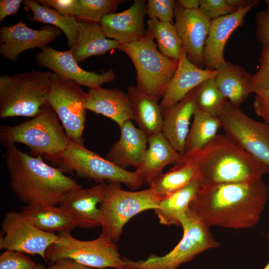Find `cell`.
Returning a JSON list of instances; mask_svg holds the SVG:
<instances>
[{"label":"cell","mask_w":269,"mask_h":269,"mask_svg":"<svg viewBox=\"0 0 269 269\" xmlns=\"http://www.w3.org/2000/svg\"><path fill=\"white\" fill-rule=\"evenodd\" d=\"M267 238L268 241V243L269 244V231L268 232V234H267ZM263 269H269V260L268 264L266 265V266Z\"/></svg>","instance_id":"7dc6e473"},{"label":"cell","mask_w":269,"mask_h":269,"mask_svg":"<svg viewBox=\"0 0 269 269\" xmlns=\"http://www.w3.org/2000/svg\"><path fill=\"white\" fill-rule=\"evenodd\" d=\"M5 148L10 187L26 205H58L66 193L82 187L61 169L46 163L42 156L28 154L15 144Z\"/></svg>","instance_id":"7a4b0ae2"},{"label":"cell","mask_w":269,"mask_h":269,"mask_svg":"<svg viewBox=\"0 0 269 269\" xmlns=\"http://www.w3.org/2000/svg\"><path fill=\"white\" fill-rule=\"evenodd\" d=\"M194 97L196 109L217 117L228 101L218 89L214 78L196 87Z\"/></svg>","instance_id":"e575fe53"},{"label":"cell","mask_w":269,"mask_h":269,"mask_svg":"<svg viewBox=\"0 0 269 269\" xmlns=\"http://www.w3.org/2000/svg\"><path fill=\"white\" fill-rule=\"evenodd\" d=\"M78 22V36L75 44L70 48L78 63L84 61L89 57L102 55L118 49L120 43L107 38L100 23L85 21Z\"/></svg>","instance_id":"d4e9b609"},{"label":"cell","mask_w":269,"mask_h":269,"mask_svg":"<svg viewBox=\"0 0 269 269\" xmlns=\"http://www.w3.org/2000/svg\"><path fill=\"white\" fill-rule=\"evenodd\" d=\"M22 3L33 13V16L29 17L30 21L57 27L66 36L68 46L70 48L73 46L79 30L78 22L74 16L64 15L51 7L39 3L36 0H24Z\"/></svg>","instance_id":"1f68e13d"},{"label":"cell","mask_w":269,"mask_h":269,"mask_svg":"<svg viewBox=\"0 0 269 269\" xmlns=\"http://www.w3.org/2000/svg\"><path fill=\"white\" fill-rule=\"evenodd\" d=\"M253 108L256 114L269 124V88L255 94Z\"/></svg>","instance_id":"60d3db41"},{"label":"cell","mask_w":269,"mask_h":269,"mask_svg":"<svg viewBox=\"0 0 269 269\" xmlns=\"http://www.w3.org/2000/svg\"><path fill=\"white\" fill-rule=\"evenodd\" d=\"M1 229L0 250L37 255L44 260L47 249L57 238L55 233L40 230L20 212L13 210L4 215Z\"/></svg>","instance_id":"4fadbf2b"},{"label":"cell","mask_w":269,"mask_h":269,"mask_svg":"<svg viewBox=\"0 0 269 269\" xmlns=\"http://www.w3.org/2000/svg\"><path fill=\"white\" fill-rule=\"evenodd\" d=\"M183 230L181 240L163 256L151 255L145 260L125 258L126 269H177L202 252L219 247L208 226L189 207L181 220Z\"/></svg>","instance_id":"52a82bcc"},{"label":"cell","mask_w":269,"mask_h":269,"mask_svg":"<svg viewBox=\"0 0 269 269\" xmlns=\"http://www.w3.org/2000/svg\"><path fill=\"white\" fill-rule=\"evenodd\" d=\"M220 127L217 116L196 108L181 156L192 154L204 147L218 134Z\"/></svg>","instance_id":"4dcf8cb0"},{"label":"cell","mask_w":269,"mask_h":269,"mask_svg":"<svg viewBox=\"0 0 269 269\" xmlns=\"http://www.w3.org/2000/svg\"><path fill=\"white\" fill-rule=\"evenodd\" d=\"M37 265L23 253L5 250L0 255V269H35Z\"/></svg>","instance_id":"74e56055"},{"label":"cell","mask_w":269,"mask_h":269,"mask_svg":"<svg viewBox=\"0 0 269 269\" xmlns=\"http://www.w3.org/2000/svg\"><path fill=\"white\" fill-rule=\"evenodd\" d=\"M197 171L196 165L188 158L181 156L168 171L153 177L147 184L160 198L185 186L195 177Z\"/></svg>","instance_id":"f546056e"},{"label":"cell","mask_w":269,"mask_h":269,"mask_svg":"<svg viewBox=\"0 0 269 269\" xmlns=\"http://www.w3.org/2000/svg\"><path fill=\"white\" fill-rule=\"evenodd\" d=\"M86 106L87 110L112 120L120 128L126 121H134L129 97L118 89L99 87L89 89Z\"/></svg>","instance_id":"7402d4cb"},{"label":"cell","mask_w":269,"mask_h":269,"mask_svg":"<svg viewBox=\"0 0 269 269\" xmlns=\"http://www.w3.org/2000/svg\"><path fill=\"white\" fill-rule=\"evenodd\" d=\"M39 3L51 7L64 15L74 16L77 0H38Z\"/></svg>","instance_id":"b9f144b4"},{"label":"cell","mask_w":269,"mask_h":269,"mask_svg":"<svg viewBox=\"0 0 269 269\" xmlns=\"http://www.w3.org/2000/svg\"><path fill=\"white\" fill-rule=\"evenodd\" d=\"M22 2V0H0V22L8 15L17 14Z\"/></svg>","instance_id":"ee69618b"},{"label":"cell","mask_w":269,"mask_h":269,"mask_svg":"<svg viewBox=\"0 0 269 269\" xmlns=\"http://www.w3.org/2000/svg\"><path fill=\"white\" fill-rule=\"evenodd\" d=\"M199 9L210 20L237 10L227 0H200Z\"/></svg>","instance_id":"f35d334b"},{"label":"cell","mask_w":269,"mask_h":269,"mask_svg":"<svg viewBox=\"0 0 269 269\" xmlns=\"http://www.w3.org/2000/svg\"><path fill=\"white\" fill-rule=\"evenodd\" d=\"M120 129V139L112 145L106 158L124 169L129 166L136 168L144 157L148 138L131 121H126Z\"/></svg>","instance_id":"44dd1931"},{"label":"cell","mask_w":269,"mask_h":269,"mask_svg":"<svg viewBox=\"0 0 269 269\" xmlns=\"http://www.w3.org/2000/svg\"><path fill=\"white\" fill-rule=\"evenodd\" d=\"M216 71L214 80L218 89L228 101L239 108L250 95L247 83L251 74L244 67L227 61Z\"/></svg>","instance_id":"f1b7e54d"},{"label":"cell","mask_w":269,"mask_h":269,"mask_svg":"<svg viewBox=\"0 0 269 269\" xmlns=\"http://www.w3.org/2000/svg\"><path fill=\"white\" fill-rule=\"evenodd\" d=\"M176 1L185 9H198L200 7V0H178Z\"/></svg>","instance_id":"f6af8a7d"},{"label":"cell","mask_w":269,"mask_h":269,"mask_svg":"<svg viewBox=\"0 0 269 269\" xmlns=\"http://www.w3.org/2000/svg\"><path fill=\"white\" fill-rule=\"evenodd\" d=\"M20 212L37 228L45 232H71L77 227L74 217L59 205H26Z\"/></svg>","instance_id":"4316f807"},{"label":"cell","mask_w":269,"mask_h":269,"mask_svg":"<svg viewBox=\"0 0 269 269\" xmlns=\"http://www.w3.org/2000/svg\"><path fill=\"white\" fill-rule=\"evenodd\" d=\"M197 166L195 178L201 187L245 182L269 174L258 161L226 134H218L204 147L182 156Z\"/></svg>","instance_id":"3957f363"},{"label":"cell","mask_w":269,"mask_h":269,"mask_svg":"<svg viewBox=\"0 0 269 269\" xmlns=\"http://www.w3.org/2000/svg\"><path fill=\"white\" fill-rule=\"evenodd\" d=\"M159 200L150 188L129 191L122 189L120 182L108 181L106 192L99 207L101 234L116 243L128 221L141 212L157 209Z\"/></svg>","instance_id":"ba28073f"},{"label":"cell","mask_w":269,"mask_h":269,"mask_svg":"<svg viewBox=\"0 0 269 269\" xmlns=\"http://www.w3.org/2000/svg\"><path fill=\"white\" fill-rule=\"evenodd\" d=\"M64 258L95 269H126L125 258L121 256L116 243L102 234L96 239L82 241L70 232L59 233L47 249L44 261L50 265Z\"/></svg>","instance_id":"30bf717a"},{"label":"cell","mask_w":269,"mask_h":269,"mask_svg":"<svg viewBox=\"0 0 269 269\" xmlns=\"http://www.w3.org/2000/svg\"><path fill=\"white\" fill-rule=\"evenodd\" d=\"M49 161L58 166L63 172L75 171L81 178L101 182L116 181L135 190L144 184L140 175L116 165L97 153L71 140L65 150Z\"/></svg>","instance_id":"9c48e42d"},{"label":"cell","mask_w":269,"mask_h":269,"mask_svg":"<svg viewBox=\"0 0 269 269\" xmlns=\"http://www.w3.org/2000/svg\"><path fill=\"white\" fill-rule=\"evenodd\" d=\"M269 199L263 178L200 187L189 208L209 227L232 229L254 227Z\"/></svg>","instance_id":"6da1fadb"},{"label":"cell","mask_w":269,"mask_h":269,"mask_svg":"<svg viewBox=\"0 0 269 269\" xmlns=\"http://www.w3.org/2000/svg\"><path fill=\"white\" fill-rule=\"evenodd\" d=\"M200 187L195 177L183 188L160 198L159 207L154 210L160 223L165 225L181 227V220Z\"/></svg>","instance_id":"83f0119b"},{"label":"cell","mask_w":269,"mask_h":269,"mask_svg":"<svg viewBox=\"0 0 269 269\" xmlns=\"http://www.w3.org/2000/svg\"><path fill=\"white\" fill-rule=\"evenodd\" d=\"M64 131L47 103L30 120L15 126L0 125V142L5 148L22 143L30 149L31 155L43 156L50 161L59 155L69 142Z\"/></svg>","instance_id":"277c9868"},{"label":"cell","mask_w":269,"mask_h":269,"mask_svg":"<svg viewBox=\"0 0 269 269\" xmlns=\"http://www.w3.org/2000/svg\"><path fill=\"white\" fill-rule=\"evenodd\" d=\"M265 1L267 5L269 4V0H266Z\"/></svg>","instance_id":"c3c4849f"},{"label":"cell","mask_w":269,"mask_h":269,"mask_svg":"<svg viewBox=\"0 0 269 269\" xmlns=\"http://www.w3.org/2000/svg\"></svg>","instance_id":"681fc988"},{"label":"cell","mask_w":269,"mask_h":269,"mask_svg":"<svg viewBox=\"0 0 269 269\" xmlns=\"http://www.w3.org/2000/svg\"><path fill=\"white\" fill-rule=\"evenodd\" d=\"M175 3L173 0H148L145 5L146 14L149 18L174 23Z\"/></svg>","instance_id":"8d00e7d4"},{"label":"cell","mask_w":269,"mask_h":269,"mask_svg":"<svg viewBox=\"0 0 269 269\" xmlns=\"http://www.w3.org/2000/svg\"><path fill=\"white\" fill-rule=\"evenodd\" d=\"M122 0H77L74 17L77 21L100 23L106 15L115 13Z\"/></svg>","instance_id":"836d02e7"},{"label":"cell","mask_w":269,"mask_h":269,"mask_svg":"<svg viewBox=\"0 0 269 269\" xmlns=\"http://www.w3.org/2000/svg\"><path fill=\"white\" fill-rule=\"evenodd\" d=\"M256 37L263 44H269V4L267 8L255 14Z\"/></svg>","instance_id":"ab89813d"},{"label":"cell","mask_w":269,"mask_h":269,"mask_svg":"<svg viewBox=\"0 0 269 269\" xmlns=\"http://www.w3.org/2000/svg\"><path fill=\"white\" fill-rule=\"evenodd\" d=\"M259 2L258 0L230 14L211 20L203 53L206 69L216 70L225 63L224 51L228 39L237 28L242 25L247 13Z\"/></svg>","instance_id":"e0dca14e"},{"label":"cell","mask_w":269,"mask_h":269,"mask_svg":"<svg viewBox=\"0 0 269 269\" xmlns=\"http://www.w3.org/2000/svg\"><path fill=\"white\" fill-rule=\"evenodd\" d=\"M127 94L131 104L134 121L147 138L161 133L163 115L158 104L159 99L145 94L136 86H129Z\"/></svg>","instance_id":"484cf974"},{"label":"cell","mask_w":269,"mask_h":269,"mask_svg":"<svg viewBox=\"0 0 269 269\" xmlns=\"http://www.w3.org/2000/svg\"><path fill=\"white\" fill-rule=\"evenodd\" d=\"M118 49L132 60L136 72L138 89L145 94L161 98L177 68L178 60L161 53L151 35L132 43H120Z\"/></svg>","instance_id":"8992f818"},{"label":"cell","mask_w":269,"mask_h":269,"mask_svg":"<svg viewBox=\"0 0 269 269\" xmlns=\"http://www.w3.org/2000/svg\"><path fill=\"white\" fill-rule=\"evenodd\" d=\"M35 60L39 66L45 67L56 75L87 87L89 89L112 82L116 78L112 69L101 73L82 69L70 49L59 51L47 46L36 54Z\"/></svg>","instance_id":"5bb4252c"},{"label":"cell","mask_w":269,"mask_h":269,"mask_svg":"<svg viewBox=\"0 0 269 269\" xmlns=\"http://www.w3.org/2000/svg\"><path fill=\"white\" fill-rule=\"evenodd\" d=\"M260 62L258 71L251 75L247 83L249 94L269 88V44H262Z\"/></svg>","instance_id":"d590c367"},{"label":"cell","mask_w":269,"mask_h":269,"mask_svg":"<svg viewBox=\"0 0 269 269\" xmlns=\"http://www.w3.org/2000/svg\"><path fill=\"white\" fill-rule=\"evenodd\" d=\"M147 31L157 42L159 51L163 55L178 60L183 49L174 23L148 18Z\"/></svg>","instance_id":"d6a6232c"},{"label":"cell","mask_w":269,"mask_h":269,"mask_svg":"<svg viewBox=\"0 0 269 269\" xmlns=\"http://www.w3.org/2000/svg\"><path fill=\"white\" fill-rule=\"evenodd\" d=\"M35 269H98L87 267L68 258L61 259L48 267L38 263Z\"/></svg>","instance_id":"7bdbcfd3"},{"label":"cell","mask_w":269,"mask_h":269,"mask_svg":"<svg viewBox=\"0 0 269 269\" xmlns=\"http://www.w3.org/2000/svg\"><path fill=\"white\" fill-rule=\"evenodd\" d=\"M148 144L144 157L135 170L144 183L162 173L166 166L176 164L181 157L161 133L149 137Z\"/></svg>","instance_id":"cb8c5ba5"},{"label":"cell","mask_w":269,"mask_h":269,"mask_svg":"<svg viewBox=\"0 0 269 269\" xmlns=\"http://www.w3.org/2000/svg\"><path fill=\"white\" fill-rule=\"evenodd\" d=\"M258 0H227V1L236 10L244 8L256 2Z\"/></svg>","instance_id":"bcb514c9"},{"label":"cell","mask_w":269,"mask_h":269,"mask_svg":"<svg viewBox=\"0 0 269 269\" xmlns=\"http://www.w3.org/2000/svg\"><path fill=\"white\" fill-rule=\"evenodd\" d=\"M61 32L51 25L43 26L39 29H31L20 20L11 26H1L0 53L4 59L15 62L21 52L34 48L42 49L59 37Z\"/></svg>","instance_id":"9a60e30c"},{"label":"cell","mask_w":269,"mask_h":269,"mask_svg":"<svg viewBox=\"0 0 269 269\" xmlns=\"http://www.w3.org/2000/svg\"><path fill=\"white\" fill-rule=\"evenodd\" d=\"M174 25L189 61L204 69L203 49L211 20L198 9H183L175 1Z\"/></svg>","instance_id":"2e32d148"},{"label":"cell","mask_w":269,"mask_h":269,"mask_svg":"<svg viewBox=\"0 0 269 269\" xmlns=\"http://www.w3.org/2000/svg\"><path fill=\"white\" fill-rule=\"evenodd\" d=\"M218 117L225 134L269 167V124L252 119L228 101Z\"/></svg>","instance_id":"7c38bea8"},{"label":"cell","mask_w":269,"mask_h":269,"mask_svg":"<svg viewBox=\"0 0 269 269\" xmlns=\"http://www.w3.org/2000/svg\"><path fill=\"white\" fill-rule=\"evenodd\" d=\"M196 109L194 89L170 109L162 112L161 133L181 155L190 129V123Z\"/></svg>","instance_id":"603a6c76"},{"label":"cell","mask_w":269,"mask_h":269,"mask_svg":"<svg viewBox=\"0 0 269 269\" xmlns=\"http://www.w3.org/2000/svg\"><path fill=\"white\" fill-rule=\"evenodd\" d=\"M146 1L135 0L124 11L105 16L100 22L106 37L120 43H132L142 39L146 33L144 18Z\"/></svg>","instance_id":"d6986e66"},{"label":"cell","mask_w":269,"mask_h":269,"mask_svg":"<svg viewBox=\"0 0 269 269\" xmlns=\"http://www.w3.org/2000/svg\"><path fill=\"white\" fill-rule=\"evenodd\" d=\"M81 86L53 73L47 103L61 121L68 138L84 144L87 93Z\"/></svg>","instance_id":"8fae6325"},{"label":"cell","mask_w":269,"mask_h":269,"mask_svg":"<svg viewBox=\"0 0 269 269\" xmlns=\"http://www.w3.org/2000/svg\"><path fill=\"white\" fill-rule=\"evenodd\" d=\"M216 73V70L195 66L189 61L183 49L176 70L161 98L159 106L162 112L176 105L204 81L214 78Z\"/></svg>","instance_id":"ffe728a7"},{"label":"cell","mask_w":269,"mask_h":269,"mask_svg":"<svg viewBox=\"0 0 269 269\" xmlns=\"http://www.w3.org/2000/svg\"><path fill=\"white\" fill-rule=\"evenodd\" d=\"M53 73L32 70L0 76V118H33L47 103Z\"/></svg>","instance_id":"5b68a950"},{"label":"cell","mask_w":269,"mask_h":269,"mask_svg":"<svg viewBox=\"0 0 269 269\" xmlns=\"http://www.w3.org/2000/svg\"><path fill=\"white\" fill-rule=\"evenodd\" d=\"M106 190L105 181L91 188L75 189L66 193L58 205L71 214L76 221L77 227L90 229L101 227L99 207Z\"/></svg>","instance_id":"ac0fdd59"}]
</instances>
